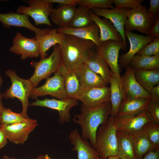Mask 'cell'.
I'll list each match as a JSON object with an SVG mask.
<instances>
[{
    "instance_id": "obj_10",
    "label": "cell",
    "mask_w": 159,
    "mask_h": 159,
    "mask_svg": "<svg viewBox=\"0 0 159 159\" xmlns=\"http://www.w3.org/2000/svg\"><path fill=\"white\" fill-rule=\"evenodd\" d=\"M78 104V100L73 98H67L57 100L54 98L36 100L29 105L48 107L57 110L59 113V122L62 125L69 122L71 118L70 114V109Z\"/></svg>"
},
{
    "instance_id": "obj_23",
    "label": "cell",
    "mask_w": 159,
    "mask_h": 159,
    "mask_svg": "<svg viewBox=\"0 0 159 159\" xmlns=\"http://www.w3.org/2000/svg\"><path fill=\"white\" fill-rule=\"evenodd\" d=\"M109 83L111 105L110 115L115 117L117 115L119 105L124 95L121 76L120 74L111 72Z\"/></svg>"
},
{
    "instance_id": "obj_6",
    "label": "cell",
    "mask_w": 159,
    "mask_h": 159,
    "mask_svg": "<svg viewBox=\"0 0 159 159\" xmlns=\"http://www.w3.org/2000/svg\"><path fill=\"white\" fill-rule=\"evenodd\" d=\"M127 19L124 30L131 32L136 30L149 35V32L154 23L155 18L148 11L145 5H140L127 12Z\"/></svg>"
},
{
    "instance_id": "obj_3",
    "label": "cell",
    "mask_w": 159,
    "mask_h": 159,
    "mask_svg": "<svg viewBox=\"0 0 159 159\" xmlns=\"http://www.w3.org/2000/svg\"><path fill=\"white\" fill-rule=\"evenodd\" d=\"M96 149L100 159L117 155V129L112 116L110 115L107 122L98 128L96 133Z\"/></svg>"
},
{
    "instance_id": "obj_19",
    "label": "cell",
    "mask_w": 159,
    "mask_h": 159,
    "mask_svg": "<svg viewBox=\"0 0 159 159\" xmlns=\"http://www.w3.org/2000/svg\"><path fill=\"white\" fill-rule=\"evenodd\" d=\"M121 78L124 92V97L151 99L149 92L144 90L136 80L132 67L129 66L126 68Z\"/></svg>"
},
{
    "instance_id": "obj_32",
    "label": "cell",
    "mask_w": 159,
    "mask_h": 159,
    "mask_svg": "<svg viewBox=\"0 0 159 159\" xmlns=\"http://www.w3.org/2000/svg\"><path fill=\"white\" fill-rule=\"evenodd\" d=\"M129 66L133 69L150 70L159 69V55L147 56L136 54L131 60Z\"/></svg>"
},
{
    "instance_id": "obj_15",
    "label": "cell",
    "mask_w": 159,
    "mask_h": 159,
    "mask_svg": "<svg viewBox=\"0 0 159 159\" xmlns=\"http://www.w3.org/2000/svg\"><path fill=\"white\" fill-rule=\"evenodd\" d=\"M128 8L112 9L92 8L90 10L94 14L109 19L121 36L122 42L126 45V37L124 33V25L127 19Z\"/></svg>"
},
{
    "instance_id": "obj_16",
    "label": "cell",
    "mask_w": 159,
    "mask_h": 159,
    "mask_svg": "<svg viewBox=\"0 0 159 159\" xmlns=\"http://www.w3.org/2000/svg\"><path fill=\"white\" fill-rule=\"evenodd\" d=\"M117 131L129 134L141 129L147 123L151 122L145 110L133 116H117L113 117Z\"/></svg>"
},
{
    "instance_id": "obj_17",
    "label": "cell",
    "mask_w": 159,
    "mask_h": 159,
    "mask_svg": "<svg viewBox=\"0 0 159 159\" xmlns=\"http://www.w3.org/2000/svg\"><path fill=\"white\" fill-rule=\"evenodd\" d=\"M83 105L90 107H97L110 100V87H93L82 91L77 98Z\"/></svg>"
},
{
    "instance_id": "obj_1",
    "label": "cell",
    "mask_w": 159,
    "mask_h": 159,
    "mask_svg": "<svg viewBox=\"0 0 159 159\" xmlns=\"http://www.w3.org/2000/svg\"><path fill=\"white\" fill-rule=\"evenodd\" d=\"M111 109L110 100L95 107H90L81 105V112L75 115L72 120L80 125L82 138L89 140L91 145L96 148V133L99 127L108 121Z\"/></svg>"
},
{
    "instance_id": "obj_21",
    "label": "cell",
    "mask_w": 159,
    "mask_h": 159,
    "mask_svg": "<svg viewBox=\"0 0 159 159\" xmlns=\"http://www.w3.org/2000/svg\"><path fill=\"white\" fill-rule=\"evenodd\" d=\"M75 70L82 91L93 87H106L108 84L85 64L79 66Z\"/></svg>"
},
{
    "instance_id": "obj_48",
    "label": "cell",
    "mask_w": 159,
    "mask_h": 159,
    "mask_svg": "<svg viewBox=\"0 0 159 159\" xmlns=\"http://www.w3.org/2000/svg\"><path fill=\"white\" fill-rule=\"evenodd\" d=\"M3 82H4V81L3 80V79L2 77L1 74L0 73V88Z\"/></svg>"
},
{
    "instance_id": "obj_14",
    "label": "cell",
    "mask_w": 159,
    "mask_h": 159,
    "mask_svg": "<svg viewBox=\"0 0 159 159\" xmlns=\"http://www.w3.org/2000/svg\"><path fill=\"white\" fill-rule=\"evenodd\" d=\"M125 35L128 38L130 44L129 51L122 54L119 59L121 67L126 68L134 56L144 46L153 41L155 38L150 36H143L124 30Z\"/></svg>"
},
{
    "instance_id": "obj_44",
    "label": "cell",
    "mask_w": 159,
    "mask_h": 159,
    "mask_svg": "<svg viewBox=\"0 0 159 159\" xmlns=\"http://www.w3.org/2000/svg\"><path fill=\"white\" fill-rule=\"evenodd\" d=\"M141 159H159V150L149 151Z\"/></svg>"
},
{
    "instance_id": "obj_8",
    "label": "cell",
    "mask_w": 159,
    "mask_h": 159,
    "mask_svg": "<svg viewBox=\"0 0 159 159\" xmlns=\"http://www.w3.org/2000/svg\"><path fill=\"white\" fill-rule=\"evenodd\" d=\"M47 95L59 99L67 98L63 78L58 71L53 77L47 78L43 85L33 88L29 97L37 100L39 96Z\"/></svg>"
},
{
    "instance_id": "obj_28",
    "label": "cell",
    "mask_w": 159,
    "mask_h": 159,
    "mask_svg": "<svg viewBox=\"0 0 159 159\" xmlns=\"http://www.w3.org/2000/svg\"><path fill=\"white\" fill-rule=\"evenodd\" d=\"M133 69L136 80L147 91L149 92L153 87L159 85V69L150 70Z\"/></svg>"
},
{
    "instance_id": "obj_42",
    "label": "cell",
    "mask_w": 159,
    "mask_h": 159,
    "mask_svg": "<svg viewBox=\"0 0 159 159\" xmlns=\"http://www.w3.org/2000/svg\"><path fill=\"white\" fill-rule=\"evenodd\" d=\"M48 3H57L60 4L69 5L75 6L77 4V0H46Z\"/></svg>"
},
{
    "instance_id": "obj_39",
    "label": "cell",
    "mask_w": 159,
    "mask_h": 159,
    "mask_svg": "<svg viewBox=\"0 0 159 159\" xmlns=\"http://www.w3.org/2000/svg\"><path fill=\"white\" fill-rule=\"evenodd\" d=\"M143 0H114L115 7L117 9H134L141 5Z\"/></svg>"
},
{
    "instance_id": "obj_49",
    "label": "cell",
    "mask_w": 159,
    "mask_h": 159,
    "mask_svg": "<svg viewBox=\"0 0 159 159\" xmlns=\"http://www.w3.org/2000/svg\"><path fill=\"white\" fill-rule=\"evenodd\" d=\"M10 159H17L14 158H10ZM36 159H45L44 158V156L41 155L39 156Z\"/></svg>"
},
{
    "instance_id": "obj_30",
    "label": "cell",
    "mask_w": 159,
    "mask_h": 159,
    "mask_svg": "<svg viewBox=\"0 0 159 159\" xmlns=\"http://www.w3.org/2000/svg\"><path fill=\"white\" fill-rule=\"evenodd\" d=\"M117 156L120 158L138 159L135 154L131 134L117 131Z\"/></svg>"
},
{
    "instance_id": "obj_51",
    "label": "cell",
    "mask_w": 159,
    "mask_h": 159,
    "mask_svg": "<svg viewBox=\"0 0 159 159\" xmlns=\"http://www.w3.org/2000/svg\"><path fill=\"white\" fill-rule=\"evenodd\" d=\"M1 159H10L8 156L6 155H4L3 157Z\"/></svg>"
},
{
    "instance_id": "obj_5",
    "label": "cell",
    "mask_w": 159,
    "mask_h": 159,
    "mask_svg": "<svg viewBox=\"0 0 159 159\" xmlns=\"http://www.w3.org/2000/svg\"><path fill=\"white\" fill-rule=\"evenodd\" d=\"M60 62L61 54L59 44L54 46L53 52L49 57L41 59L38 62L32 61L31 65L34 69V71L29 79L33 88L36 87L42 80L47 79L52 74L57 72Z\"/></svg>"
},
{
    "instance_id": "obj_29",
    "label": "cell",
    "mask_w": 159,
    "mask_h": 159,
    "mask_svg": "<svg viewBox=\"0 0 159 159\" xmlns=\"http://www.w3.org/2000/svg\"><path fill=\"white\" fill-rule=\"evenodd\" d=\"M75 6L61 4L57 9H53L50 15L52 21L59 27L69 26L75 12Z\"/></svg>"
},
{
    "instance_id": "obj_43",
    "label": "cell",
    "mask_w": 159,
    "mask_h": 159,
    "mask_svg": "<svg viewBox=\"0 0 159 159\" xmlns=\"http://www.w3.org/2000/svg\"><path fill=\"white\" fill-rule=\"evenodd\" d=\"M149 93L151 99L159 101V85L153 87Z\"/></svg>"
},
{
    "instance_id": "obj_35",
    "label": "cell",
    "mask_w": 159,
    "mask_h": 159,
    "mask_svg": "<svg viewBox=\"0 0 159 159\" xmlns=\"http://www.w3.org/2000/svg\"><path fill=\"white\" fill-rule=\"evenodd\" d=\"M143 128L146 132L155 151L159 150V124L150 122Z\"/></svg>"
},
{
    "instance_id": "obj_45",
    "label": "cell",
    "mask_w": 159,
    "mask_h": 159,
    "mask_svg": "<svg viewBox=\"0 0 159 159\" xmlns=\"http://www.w3.org/2000/svg\"><path fill=\"white\" fill-rule=\"evenodd\" d=\"M7 139L2 129L0 127V149L4 147L7 144Z\"/></svg>"
},
{
    "instance_id": "obj_36",
    "label": "cell",
    "mask_w": 159,
    "mask_h": 159,
    "mask_svg": "<svg viewBox=\"0 0 159 159\" xmlns=\"http://www.w3.org/2000/svg\"><path fill=\"white\" fill-rule=\"evenodd\" d=\"M114 0H77V4L88 10L92 8L113 9Z\"/></svg>"
},
{
    "instance_id": "obj_18",
    "label": "cell",
    "mask_w": 159,
    "mask_h": 159,
    "mask_svg": "<svg viewBox=\"0 0 159 159\" xmlns=\"http://www.w3.org/2000/svg\"><path fill=\"white\" fill-rule=\"evenodd\" d=\"M69 138L73 145L72 150L77 151L78 159H100L96 149L92 147L88 140L82 138L78 129L75 128L70 133Z\"/></svg>"
},
{
    "instance_id": "obj_2",
    "label": "cell",
    "mask_w": 159,
    "mask_h": 159,
    "mask_svg": "<svg viewBox=\"0 0 159 159\" xmlns=\"http://www.w3.org/2000/svg\"><path fill=\"white\" fill-rule=\"evenodd\" d=\"M95 45L91 41L65 35L63 42L59 45L60 65L69 70L75 69L84 64Z\"/></svg>"
},
{
    "instance_id": "obj_53",
    "label": "cell",
    "mask_w": 159,
    "mask_h": 159,
    "mask_svg": "<svg viewBox=\"0 0 159 159\" xmlns=\"http://www.w3.org/2000/svg\"><path fill=\"white\" fill-rule=\"evenodd\" d=\"M70 159V158H69V159Z\"/></svg>"
},
{
    "instance_id": "obj_25",
    "label": "cell",
    "mask_w": 159,
    "mask_h": 159,
    "mask_svg": "<svg viewBox=\"0 0 159 159\" xmlns=\"http://www.w3.org/2000/svg\"><path fill=\"white\" fill-rule=\"evenodd\" d=\"M150 99L144 97H124L119 106L117 115L133 116L145 110Z\"/></svg>"
},
{
    "instance_id": "obj_11",
    "label": "cell",
    "mask_w": 159,
    "mask_h": 159,
    "mask_svg": "<svg viewBox=\"0 0 159 159\" xmlns=\"http://www.w3.org/2000/svg\"><path fill=\"white\" fill-rule=\"evenodd\" d=\"M126 49L122 41L112 40L103 41L100 46L96 47L97 52L110 67L111 71L117 74H120L121 71L118 60L119 51L121 49L125 51Z\"/></svg>"
},
{
    "instance_id": "obj_22",
    "label": "cell",
    "mask_w": 159,
    "mask_h": 159,
    "mask_svg": "<svg viewBox=\"0 0 159 159\" xmlns=\"http://www.w3.org/2000/svg\"><path fill=\"white\" fill-rule=\"evenodd\" d=\"M88 13L99 28L100 38L102 42L109 40L117 42L122 41L121 35L109 19L105 18L101 19L90 10L88 11Z\"/></svg>"
},
{
    "instance_id": "obj_46",
    "label": "cell",
    "mask_w": 159,
    "mask_h": 159,
    "mask_svg": "<svg viewBox=\"0 0 159 159\" xmlns=\"http://www.w3.org/2000/svg\"><path fill=\"white\" fill-rule=\"evenodd\" d=\"M3 97V93L0 92V115L2 109L4 107L2 103V100ZM1 127V124L0 123V127Z\"/></svg>"
},
{
    "instance_id": "obj_40",
    "label": "cell",
    "mask_w": 159,
    "mask_h": 159,
    "mask_svg": "<svg viewBox=\"0 0 159 159\" xmlns=\"http://www.w3.org/2000/svg\"><path fill=\"white\" fill-rule=\"evenodd\" d=\"M148 11L155 18L159 16V0H150Z\"/></svg>"
},
{
    "instance_id": "obj_50",
    "label": "cell",
    "mask_w": 159,
    "mask_h": 159,
    "mask_svg": "<svg viewBox=\"0 0 159 159\" xmlns=\"http://www.w3.org/2000/svg\"><path fill=\"white\" fill-rule=\"evenodd\" d=\"M44 158L45 159H52L47 154L44 156Z\"/></svg>"
},
{
    "instance_id": "obj_47",
    "label": "cell",
    "mask_w": 159,
    "mask_h": 159,
    "mask_svg": "<svg viewBox=\"0 0 159 159\" xmlns=\"http://www.w3.org/2000/svg\"><path fill=\"white\" fill-rule=\"evenodd\" d=\"M105 159H120L117 155L109 157Z\"/></svg>"
},
{
    "instance_id": "obj_52",
    "label": "cell",
    "mask_w": 159,
    "mask_h": 159,
    "mask_svg": "<svg viewBox=\"0 0 159 159\" xmlns=\"http://www.w3.org/2000/svg\"><path fill=\"white\" fill-rule=\"evenodd\" d=\"M120 159H127L125 158H120Z\"/></svg>"
},
{
    "instance_id": "obj_12",
    "label": "cell",
    "mask_w": 159,
    "mask_h": 159,
    "mask_svg": "<svg viewBox=\"0 0 159 159\" xmlns=\"http://www.w3.org/2000/svg\"><path fill=\"white\" fill-rule=\"evenodd\" d=\"M13 53L21 55L24 60L27 58H36L40 55L39 42L34 38H29L17 32L13 39V45L9 49Z\"/></svg>"
},
{
    "instance_id": "obj_7",
    "label": "cell",
    "mask_w": 159,
    "mask_h": 159,
    "mask_svg": "<svg viewBox=\"0 0 159 159\" xmlns=\"http://www.w3.org/2000/svg\"><path fill=\"white\" fill-rule=\"evenodd\" d=\"M27 2L28 6H20L17 9V13L30 16L36 25L45 24L52 26L49 19L53 9L52 4L48 3L46 0H29Z\"/></svg>"
},
{
    "instance_id": "obj_4",
    "label": "cell",
    "mask_w": 159,
    "mask_h": 159,
    "mask_svg": "<svg viewBox=\"0 0 159 159\" xmlns=\"http://www.w3.org/2000/svg\"><path fill=\"white\" fill-rule=\"evenodd\" d=\"M5 73L10 78L11 85L3 93L4 98L6 99H18L22 105V115L25 118H28L27 110L29 105L28 98L34 88L31 82L29 79H24L19 77L14 70L9 69Z\"/></svg>"
},
{
    "instance_id": "obj_37",
    "label": "cell",
    "mask_w": 159,
    "mask_h": 159,
    "mask_svg": "<svg viewBox=\"0 0 159 159\" xmlns=\"http://www.w3.org/2000/svg\"><path fill=\"white\" fill-rule=\"evenodd\" d=\"M145 111L151 122L159 124V101L150 99Z\"/></svg>"
},
{
    "instance_id": "obj_24",
    "label": "cell",
    "mask_w": 159,
    "mask_h": 159,
    "mask_svg": "<svg viewBox=\"0 0 159 159\" xmlns=\"http://www.w3.org/2000/svg\"><path fill=\"white\" fill-rule=\"evenodd\" d=\"M84 64L101 77L107 83H109L111 72L107 64L96 51L90 52Z\"/></svg>"
},
{
    "instance_id": "obj_26",
    "label": "cell",
    "mask_w": 159,
    "mask_h": 159,
    "mask_svg": "<svg viewBox=\"0 0 159 159\" xmlns=\"http://www.w3.org/2000/svg\"><path fill=\"white\" fill-rule=\"evenodd\" d=\"M57 71L63 78L67 98L77 100L82 89L75 70H69L60 65Z\"/></svg>"
},
{
    "instance_id": "obj_27",
    "label": "cell",
    "mask_w": 159,
    "mask_h": 159,
    "mask_svg": "<svg viewBox=\"0 0 159 159\" xmlns=\"http://www.w3.org/2000/svg\"><path fill=\"white\" fill-rule=\"evenodd\" d=\"M65 37V34L58 32L56 28L51 29L48 33L44 35L35 36L34 38L39 43L41 59L46 58L47 52L52 47L61 45Z\"/></svg>"
},
{
    "instance_id": "obj_9",
    "label": "cell",
    "mask_w": 159,
    "mask_h": 159,
    "mask_svg": "<svg viewBox=\"0 0 159 159\" xmlns=\"http://www.w3.org/2000/svg\"><path fill=\"white\" fill-rule=\"evenodd\" d=\"M37 125L36 120L28 117L19 122L1 125V128L10 141L23 145L27 139L29 134Z\"/></svg>"
},
{
    "instance_id": "obj_13",
    "label": "cell",
    "mask_w": 159,
    "mask_h": 159,
    "mask_svg": "<svg viewBox=\"0 0 159 159\" xmlns=\"http://www.w3.org/2000/svg\"><path fill=\"white\" fill-rule=\"evenodd\" d=\"M0 22L5 28L8 29L13 26L23 27L34 32L35 36L47 34L51 29V28L44 29L38 28L31 23L29 16L13 11L4 14L0 13Z\"/></svg>"
},
{
    "instance_id": "obj_41",
    "label": "cell",
    "mask_w": 159,
    "mask_h": 159,
    "mask_svg": "<svg viewBox=\"0 0 159 159\" xmlns=\"http://www.w3.org/2000/svg\"><path fill=\"white\" fill-rule=\"evenodd\" d=\"M149 34L155 38L159 37V16L155 18L154 23Z\"/></svg>"
},
{
    "instance_id": "obj_20",
    "label": "cell",
    "mask_w": 159,
    "mask_h": 159,
    "mask_svg": "<svg viewBox=\"0 0 159 159\" xmlns=\"http://www.w3.org/2000/svg\"><path fill=\"white\" fill-rule=\"evenodd\" d=\"M57 32L65 35H72L82 39L92 41L96 47L101 46L102 42L101 41L98 26L94 23L92 25L85 28L74 29L68 26L59 27Z\"/></svg>"
},
{
    "instance_id": "obj_33",
    "label": "cell",
    "mask_w": 159,
    "mask_h": 159,
    "mask_svg": "<svg viewBox=\"0 0 159 159\" xmlns=\"http://www.w3.org/2000/svg\"><path fill=\"white\" fill-rule=\"evenodd\" d=\"M89 10L80 5L76 8L74 16L68 26L72 28L80 29L93 24L94 22L89 14Z\"/></svg>"
},
{
    "instance_id": "obj_38",
    "label": "cell",
    "mask_w": 159,
    "mask_h": 159,
    "mask_svg": "<svg viewBox=\"0 0 159 159\" xmlns=\"http://www.w3.org/2000/svg\"><path fill=\"white\" fill-rule=\"evenodd\" d=\"M137 54L147 56L159 55V37L143 47Z\"/></svg>"
},
{
    "instance_id": "obj_34",
    "label": "cell",
    "mask_w": 159,
    "mask_h": 159,
    "mask_svg": "<svg viewBox=\"0 0 159 159\" xmlns=\"http://www.w3.org/2000/svg\"><path fill=\"white\" fill-rule=\"evenodd\" d=\"M26 119L21 113H16L4 107L0 115V123L1 125H10L21 122Z\"/></svg>"
},
{
    "instance_id": "obj_31",
    "label": "cell",
    "mask_w": 159,
    "mask_h": 159,
    "mask_svg": "<svg viewBox=\"0 0 159 159\" xmlns=\"http://www.w3.org/2000/svg\"><path fill=\"white\" fill-rule=\"evenodd\" d=\"M131 135L138 159H141L144 155L150 150L155 151L148 135L143 128L133 132Z\"/></svg>"
}]
</instances>
